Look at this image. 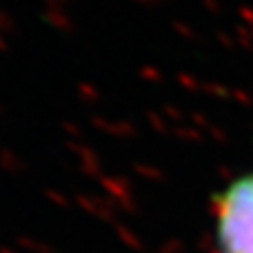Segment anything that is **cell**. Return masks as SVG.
<instances>
[{
    "label": "cell",
    "instance_id": "6da1fadb",
    "mask_svg": "<svg viewBox=\"0 0 253 253\" xmlns=\"http://www.w3.org/2000/svg\"><path fill=\"white\" fill-rule=\"evenodd\" d=\"M220 253H253V173L227 184L215 200Z\"/></svg>",
    "mask_w": 253,
    "mask_h": 253
}]
</instances>
